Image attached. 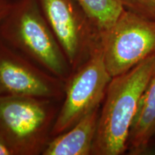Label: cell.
Returning a JSON list of instances; mask_svg holds the SVG:
<instances>
[{
    "mask_svg": "<svg viewBox=\"0 0 155 155\" xmlns=\"http://www.w3.org/2000/svg\"><path fill=\"white\" fill-rule=\"evenodd\" d=\"M59 101L0 96V140L12 155H40L52 138Z\"/></svg>",
    "mask_w": 155,
    "mask_h": 155,
    "instance_id": "3",
    "label": "cell"
},
{
    "mask_svg": "<svg viewBox=\"0 0 155 155\" xmlns=\"http://www.w3.org/2000/svg\"><path fill=\"white\" fill-rule=\"evenodd\" d=\"M0 155H12L10 151L1 140H0Z\"/></svg>",
    "mask_w": 155,
    "mask_h": 155,
    "instance_id": "13",
    "label": "cell"
},
{
    "mask_svg": "<svg viewBox=\"0 0 155 155\" xmlns=\"http://www.w3.org/2000/svg\"><path fill=\"white\" fill-rule=\"evenodd\" d=\"M100 109L96 108L68 130L52 137L42 155H91Z\"/></svg>",
    "mask_w": 155,
    "mask_h": 155,
    "instance_id": "8",
    "label": "cell"
},
{
    "mask_svg": "<svg viewBox=\"0 0 155 155\" xmlns=\"http://www.w3.org/2000/svg\"><path fill=\"white\" fill-rule=\"evenodd\" d=\"M73 71L101 49V32L78 0H38Z\"/></svg>",
    "mask_w": 155,
    "mask_h": 155,
    "instance_id": "4",
    "label": "cell"
},
{
    "mask_svg": "<svg viewBox=\"0 0 155 155\" xmlns=\"http://www.w3.org/2000/svg\"><path fill=\"white\" fill-rule=\"evenodd\" d=\"M124 9L155 21V0H120Z\"/></svg>",
    "mask_w": 155,
    "mask_h": 155,
    "instance_id": "11",
    "label": "cell"
},
{
    "mask_svg": "<svg viewBox=\"0 0 155 155\" xmlns=\"http://www.w3.org/2000/svg\"><path fill=\"white\" fill-rule=\"evenodd\" d=\"M155 139V75L141 96L131 124L127 144L130 155L148 152Z\"/></svg>",
    "mask_w": 155,
    "mask_h": 155,
    "instance_id": "9",
    "label": "cell"
},
{
    "mask_svg": "<svg viewBox=\"0 0 155 155\" xmlns=\"http://www.w3.org/2000/svg\"><path fill=\"white\" fill-rule=\"evenodd\" d=\"M154 75L155 54L111 78L101 106L91 155L127 152L129 131L139 101Z\"/></svg>",
    "mask_w": 155,
    "mask_h": 155,
    "instance_id": "1",
    "label": "cell"
},
{
    "mask_svg": "<svg viewBox=\"0 0 155 155\" xmlns=\"http://www.w3.org/2000/svg\"><path fill=\"white\" fill-rule=\"evenodd\" d=\"M65 81L13 49L0 38V96H22L61 102Z\"/></svg>",
    "mask_w": 155,
    "mask_h": 155,
    "instance_id": "7",
    "label": "cell"
},
{
    "mask_svg": "<svg viewBox=\"0 0 155 155\" xmlns=\"http://www.w3.org/2000/svg\"><path fill=\"white\" fill-rule=\"evenodd\" d=\"M0 38L65 82L72 69L38 0H12L0 23Z\"/></svg>",
    "mask_w": 155,
    "mask_h": 155,
    "instance_id": "2",
    "label": "cell"
},
{
    "mask_svg": "<svg viewBox=\"0 0 155 155\" xmlns=\"http://www.w3.org/2000/svg\"><path fill=\"white\" fill-rule=\"evenodd\" d=\"M111 78L101 49L73 71L65 82V94L51 137L68 130L84 116L100 108Z\"/></svg>",
    "mask_w": 155,
    "mask_h": 155,
    "instance_id": "6",
    "label": "cell"
},
{
    "mask_svg": "<svg viewBox=\"0 0 155 155\" xmlns=\"http://www.w3.org/2000/svg\"><path fill=\"white\" fill-rule=\"evenodd\" d=\"M101 50L111 77L127 72L155 54V21L124 9L101 35Z\"/></svg>",
    "mask_w": 155,
    "mask_h": 155,
    "instance_id": "5",
    "label": "cell"
},
{
    "mask_svg": "<svg viewBox=\"0 0 155 155\" xmlns=\"http://www.w3.org/2000/svg\"><path fill=\"white\" fill-rule=\"evenodd\" d=\"M101 35L111 28L124 10L120 0H78Z\"/></svg>",
    "mask_w": 155,
    "mask_h": 155,
    "instance_id": "10",
    "label": "cell"
},
{
    "mask_svg": "<svg viewBox=\"0 0 155 155\" xmlns=\"http://www.w3.org/2000/svg\"><path fill=\"white\" fill-rule=\"evenodd\" d=\"M11 2L12 0H0V23L7 15Z\"/></svg>",
    "mask_w": 155,
    "mask_h": 155,
    "instance_id": "12",
    "label": "cell"
}]
</instances>
